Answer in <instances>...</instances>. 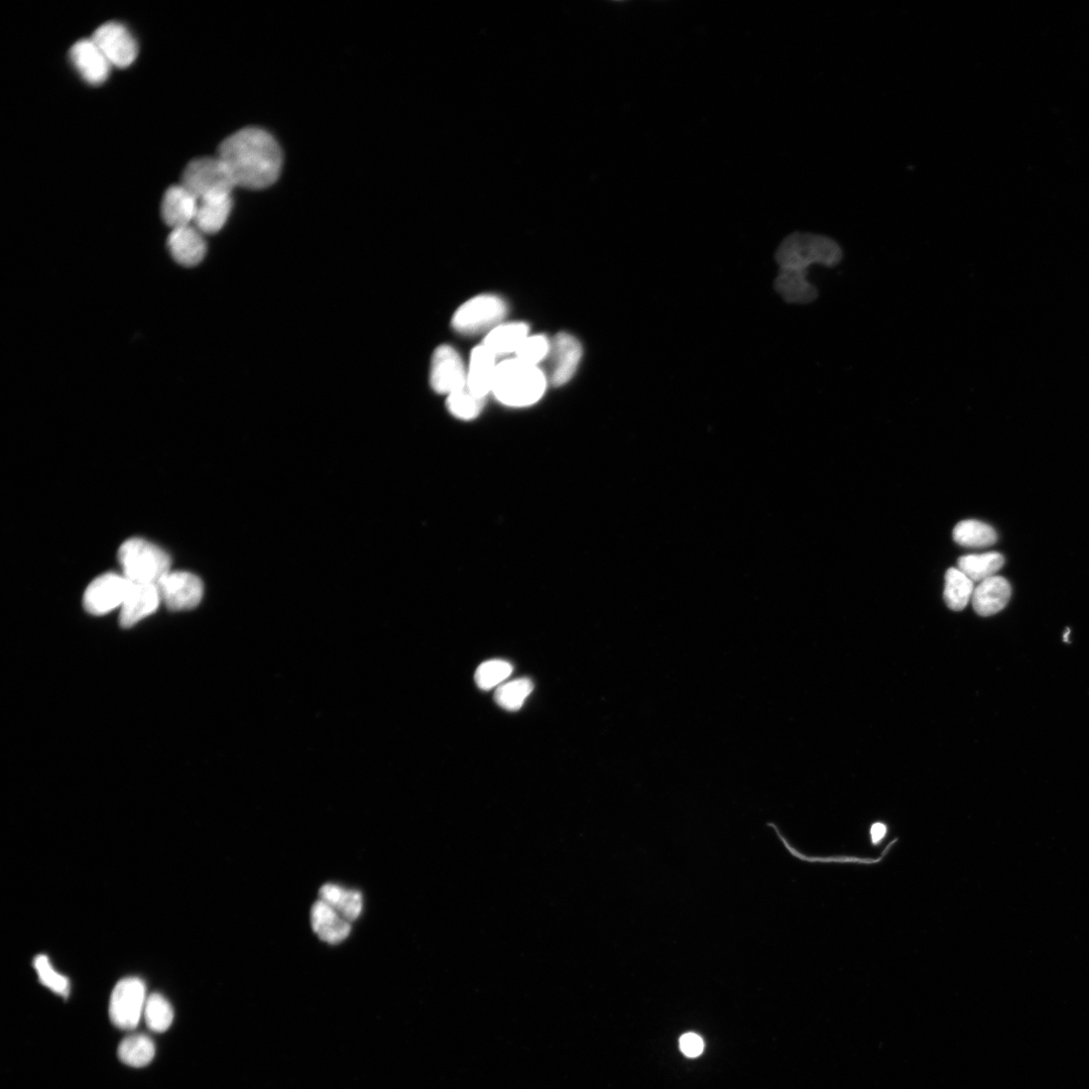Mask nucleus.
<instances>
[{"label":"nucleus","instance_id":"obj_1","mask_svg":"<svg viewBox=\"0 0 1089 1089\" xmlns=\"http://www.w3.org/2000/svg\"><path fill=\"white\" fill-rule=\"evenodd\" d=\"M236 187L261 190L280 177L283 155L275 138L259 128L242 129L220 145L217 156Z\"/></svg>","mask_w":1089,"mask_h":1089},{"label":"nucleus","instance_id":"obj_2","mask_svg":"<svg viewBox=\"0 0 1089 1089\" xmlns=\"http://www.w3.org/2000/svg\"><path fill=\"white\" fill-rule=\"evenodd\" d=\"M842 259L843 252L834 239L811 233L792 234L779 251L782 273L778 289L790 303H811L818 292L807 282L806 270L815 264L833 268Z\"/></svg>","mask_w":1089,"mask_h":1089},{"label":"nucleus","instance_id":"obj_3","mask_svg":"<svg viewBox=\"0 0 1089 1089\" xmlns=\"http://www.w3.org/2000/svg\"><path fill=\"white\" fill-rule=\"evenodd\" d=\"M546 388L547 377L539 367L516 357L499 363L493 393L502 404L516 408L534 405Z\"/></svg>","mask_w":1089,"mask_h":1089},{"label":"nucleus","instance_id":"obj_4","mask_svg":"<svg viewBox=\"0 0 1089 1089\" xmlns=\"http://www.w3.org/2000/svg\"><path fill=\"white\" fill-rule=\"evenodd\" d=\"M118 561L124 576L135 584H157L170 570V556L157 545L133 538L121 545Z\"/></svg>","mask_w":1089,"mask_h":1089},{"label":"nucleus","instance_id":"obj_5","mask_svg":"<svg viewBox=\"0 0 1089 1089\" xmlns=\"http://www.w3.org/2000/svg\"><path fill=\"white\" fill-rule=\"evenodd\" d=\"M182 185L199 201L231 196L236 187L228 169L218 157L192 161L183 173Z\"/></svg>","mask_w":1089,"mask_h":1089},{"label":"nucleus","instance_id":"obj_6","mask_svg":"<svg viewBox=\"0 0 1089 1089\" xmlns=\"http://www.w3.org/2000/svg\"><path fill=\"white\" fill-rule=\"evenodd\" d=\"M508 311L506 302L495 295H480L464 303L454 314L456 331L474 335L499 326Z\"/></svg>","mask_w":1089,"mask_h":1089},{"label":"nucleus","instance_id":"obj_7","mask_svg":"<svg viewBox=\"0 0 1089 1089\" xmlns=\"http://www.w3.org/2000/svg\"><path fill=\"white\" fill-rule=\"evenodd\" d=\"M146 987L139 978H127L114 988L110 1003L109 1017L112 1024L120 1030H134L138 1027L147 1003Z\"/></svg>","mask_w":1089,"mask_h":1089},{"label":"nucleus","instance_id":"obj_8","mask_svg":"<svg viewBox=\"0 0 1089 1089\" xmlns=\"http://www.w3.org/2000/svg\"><path fill=\"white\" fill-rule=\"evenodd\" d=\"M132 582L124 575L106 573L94 579L87 587L83 605L87 613L102 616L123 605Z\"/></svg>","mask_w":1089,"mask_h":1089},{"label":"nucleus","instance_id":"obj_9","mask_svg":"<svg viewBox=\"0 0 1089 1089\" xmlns=\"http://www.w3.org/2000/svg\"><path fill=\"white\" fill-rule=\"evenodd\" d=\"M162 601L174 612L193 610L204 592L202 580L190 572L169 571L158 583Z\"/></svg>","mask_w":1089,"mask_h":1089},{"label":"nucleus","instance_id":"obj_10","mask_svg":"<svg viewBox=\"0 0 1089 1089\" xmlns=\"http://www.w3.org/2000/svg\"><path fill=\"white\" fill-rule=\"evenodd\" d=\"M92 40L114 67H129L137 59V41L123 24L110 22L100 26Z\"/></svg>","mask_w":1089,"mask_h":1089},{"label":"nucleus","instance_id":"obj_11","mask_svg":"<svg viewBox=\"0 0 1089 1089\" xmlns=\"http://www.w3.org/2000/svg\"><path fill=\"white\" fill-rule=\"evenodd\" d=\"M430 383L436 393L448 396L467 387V372L463 360L453 347L442 345L435 350Z\"/></svg>","mask_w":1089,"mask_h":1089},{"label":"nucleus","instance_id":"obj_12","mask_svg":"<svg viewBox=\"0 0 1089 1089\" xmlns=\"http://www.w3.org/2000/svg\"><path fill=\"white\" fill-rule=\"evenodd\" d=\"M550 381L555 387L567 384L575 375L582 357V346L571 334L558 333L551 341Z\"/></svg>","mask_w":1089,"mask_h":1089},{"label":"nucleus","instance_id":"obj_13","mask_svg":"<svg viewBox=\"0 0 1089 1089\" xmlns=\"http://www.w3.org/2000/svg\"><path fill=\"white\" fill-rule=\"evenodd\" d=\"M162 602L157 584L132 583L128 595L121 605L119 624L125 629L137 625L157 611Z\"/></svg>","mask_w":1089,"mask_h":1089},{"label":"nucleus","instance_id":"obj_14","mask_svg":"<svg viewBox=\"0 0 1089 1089\" xmlns=\"http://www.w3.org/2000/svg\"><path fill=\"white\" fill-rule=\"evenodd\" d=\"M70 59L82 79L94 86L107 80L112 67L92 39L75 43L70 50Z\"/></svg>","mask_w":1089,"mask_h":1089},{"label":"nucleus","instance_id":"obj_15","mask_svg":"<svg viewBox=\"0 0 1089 1089\" xmlns=\"http://www.w3.org/2000/svg\"><path fill=\"white\" fill-rule=\"evenodd\" d=\"M168 246L173 259L184 267L199 265L207 253L203 233L193 225L173 229Z\"/></svg>","mask_w":1089,"mask_h":1089},{"label":"nucleus","instance_id":"obj_16","mask_svg":"<svg viewBox=\"0 0 1089 1089\" xmlns=\"http://www.w3.org/2000/svg\"><path fill=\"white\" fill-rule=\"evenodd\" d=\"M497 356L486 346L479 345L472 350L467 371V389L475 396L484 398L493 392L498 365Z\"/></svg>","mask_w":1089,"mask_h":1089},{"label":"nucleus","instance_id":"obj_17","mask_svg":"<svg viewBox=\"0 0 1089 1089\" xmlns=\"http://www.w3.org/2000/svg\"><path fill=\"white\" fill-rule=\"evenodd\" d=\"M199 200L182 184L170 187L162 202V215L173 229L194 223Z\"/></svg>","mask_w":1089,"mask_h":1089},{"label":"nucleus","instance_id":"obj_18","mask_svg":"<svg viewBox=\"0 0 1089 1089\" xmlns=\"http://www.w3.org/2000/svg\"><path fill=\"white\" fill-rule=\"evenodd\" d=\"M1009 581L1001 576L991 577L975 588L973 605L981 617H991L1003 611L1011 598Z\"/></svg>","mask_w":1089,"mask_h":1089},{"label":"nucleus","instance_id":"obj_19","mask_svg":"<svg viewBox=\"0 0 1089 1089\" xmlns=\"http://www.w3.org/2000/svg\"><path fill=\"white\" fill-rule=\"evenodd\" d=\"M311 924L317 936L329 944L344 941L351 932L350 922L320 899L311 909Z\"/></svg>","mask_w":1089,"mask_h":1089},{"label":"nucleus","instance_id":"obj_20","mask_svg":"<svg viewBox=\"0 0 1089 1089\" xmlns=\"http://www.w3.org/2000/svg\"><path fill=\"white\" fill-rule=\"evenodd\" d=\"M232 209V197L222 196L208 198L199 201L195 227L203 234H213L220 231L230 215Z\"/></svg>","mask_w":1089,"mask_h":1089},{"label":"nucleus","instance_id":"obj_21","mask_svg":"<svg viewBox=\"0 0 1089 1089\" xmlns=\"http://www.w3.org/2000/svg\"><path fill=\"white\" fill-rule=\"evenodd\" d=\"M528 336L529 326L526 323L500 324L488 333L483 345L496 356L516 354Z\"/></svg>","mask_w":1089,"mask_h":1089},{"label":"nucleus","instance_id":"obj_22","mask_svg":"<svg viewBox=\"0 0 1089 1089\" xmlns=\"http://www.w3.org/2000/svg\"><path fill=\"white\" fill-rule=\"evenodd\" d=\"M319 899L349 922L355 921L362 912V895L355 890H347L337 885L326 884L319 891Z\"/></svg>","mask_w":1089,"mask_h":1089},{"label":"nucleus","instance_id":"obj_23","mask_svg":"<svg viewBox=\"0 0 1089 1089\" xmlns=\"http://www.w3.org/2000/svg\"><path fill=\"white\" fill-rule=\"evenodd\" d=\"M1005 563L998 552L965 555L958 559L957 568L973 582H983L996 576Z\"/></svg>","mask_w":1089,"mask_h":1089},{"label":"nucleus","instance_id":"obj_24","mask_svg":"<svg viewBox=\"0 0 1089 1089\" xmlns=\"http://www.w3.org/2000/svg\"><path fill=\"white\" fill-rule=\"evenodd\" d=\"M958 568H950L945 575L944 600L954 612H961L973 597L975 586Z\"/></svg>","mask_w":1089,"mask_h":1089},{"label":"nucleus","instance_id":"obj_25","mask_svg":"<svg viewBox=\"0 0 1089 1089\" xmlns=\"http://www.w3.org/2000/svg\"><path fill=\"white\" fill-rule=\"evenodd\" d=\"M953 539L962 547L986 548L994 545L998 536L988 524L977 520H965L955 526Z\"/></svg>","mask_w":1089,"mask_h":1089},{"label":"nucleus","instance_id":"obj_26","mask_svg":"<svg viewBox=\"0 0 1089 1089\" xmlns=\"http://www.w3.org/2000/svg\"><path fill=\"white\" fill-rule=\"evenodd\" d=\"M156 1054L153 1040L147 1035L136 1034L124 1039L118 1047V1057L125 1064L132 1067H145L149 1065Z\"/></svg>","mask_w":1089,"mask_h":1089},{"label":"nucleus","instance_id":"obj_27","mask_svg":"<svg viewBox=\"0 0 1089 1089\" xmlns=\"http://www.w3.org/2000/svg\"><path fill=\"white\" fill-rule=\"evenodd\" d=\"M534 690L533 682L521 678L500 686L495 694L496 702L508 711H518Z\"/></svg>","mask_w":1089,"mask_h":1089},{"label":"nucleus","instance_id":"obj_28","mask_svg":"<svg viewBox=\"0 0 1089 1089\" xmlns=\"http://www.w3.org/2000/svg\"><path fill=\"white\" fill-rule=\"evenodd\" d=\"M144 1016L148 1027L152 1031L162 1033L171 1027L174 1020V1010L164 996L154 994L147 1000Z\"/></svg>","mask_w":1089,"mask_h":1089},{"label":"nucleus","instance_id":"obj_29","mask_svg":"<svg viewBox=\"0 0 1089 1089\" xmlns=\"http://www.w3.org/2000/svg\"><path fill=\"white\" fill-rule=\"evenodd\" d=\"M513 671V665L505 660L483 662L475 672V682L481 690L489 691L509 678Z\"/></svg>","mask_w":1089,"mask_h":1089},{"label":"nucleus","instance_id":"obj_30","mask_svg":"<svg viewBox=\"0 0 1089 1089\" xmlns=\"http://www.w3.org/2000/svg\"><path fill=\"white\" fill-rule=\"evenodd\" d=\"M484 398L473 395L467 387L448 396L447 408L456 418L472 420L482 411Z\"/></svg>","mask_w":1089,"mask_h":1089},{"label":"nucleus","instance_id":"obj_31","mask_svg":"<svg viewBox=\"0 0 1089 1089\" xmlns=\"http://www.w3.org/2000/svg\"><path fill=\"white\" fill-rule=\"evenodd\" d=\"M34 965L40 982L54 993L68 997L70 992L69 980L54 970L50 959L46 955L35 958Z\"/></svg>","mask_w":1089,"mask_h":1089},{"label":"nucleus","instance_id":"obj_32","mask_svg":"<svg viewBox=\"0 0 1089 1089\" xmlns=\"http://www.w3.org/2000/svg\"><path fill=\"white\" fill-rule=\"evenodd\" d=\"M551 341L542 334L528 336L516 352V358L538 367V363L549 356Z\"/></svg>","mask_w":1089,"mask_h":1089},{"label":"nucleus","instance_id":"obj_33","mask_svg":"<svg viewBox=\"0 0 1089 1089\" xmlns=\"http://www.w3.org/2000/svg\"><path fill=\"white\" fill-rule=\"evenodd\" d=\"M680 1048L687 1057L695 1058L702 1054L704 1043L697 1034L687 1033L680 1039Z\"/></svg>","mask_w":1089,"mask_h":1089},{"label":"nucleus","instance_id":"obj_34","mask_svg":"<svg viewBox=\"0 0 1089 1089\" xmlns=\"http://www.w3.org/2000/svg\"><path fill=\"white\" fill-rule=\"evenodd\" d=\"M889 834V826L883 821H876L869 829L870 842L873 847L880 846Z\"/></svg>","mask_w":1089,"mask_h":1089}]
</instances>
